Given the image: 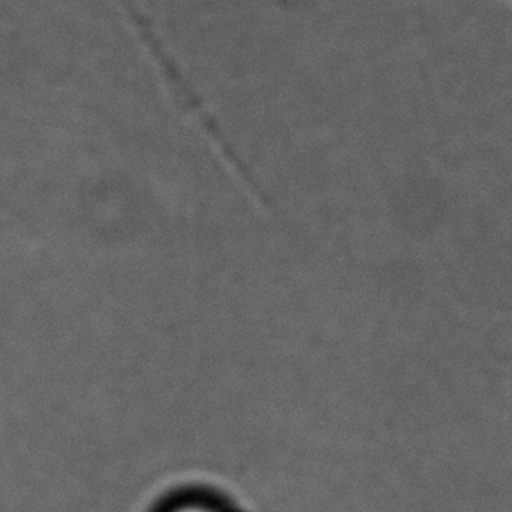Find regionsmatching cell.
<instances>
[{
    "label": "cell",
    "instance_id": "1",
    "mask_svg": "<svg viewBox=\"0 0 512 512\" xmlns=\"http://www.w3.org/2000/svg\"><path fill=\"white\" fill-rule=\"evenodd\" d=\"M176 512H212L208 508H202V506H186V508H180Z\"/></svg>",
    "mask_w": 512,
    "mask_h": 512
}]
</instances>
